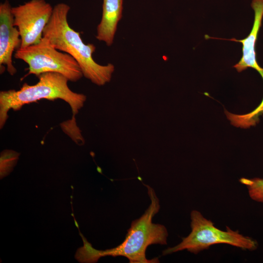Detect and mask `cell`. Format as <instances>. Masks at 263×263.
I'll return each mask as SVG.
<instances>
[{
	"instance_id": "4",
	"label": "cell",
	"mask_w": 263,
	"mask_h": 263,
	"mask_svg": "<svg viewBox=\"0 0 263 263\" xmlns=\"http://www.w3.org/2000/svg\"><path fill=\"white\" fill-rule=\"evenodd\" d=\"M190 218L191 232L187 237L183 238L178 244L164 250L163 255L185 249L197 254L218 244H228L244 250H253L257 247L255 241L243 236L238 231H233L228 226L226 231L217 228L212 221L205 218L197 210L191 212Z\"/></svg>"
},
{
	"instance_id": "11",
	"label": "cell",
	"mask_w": 263,
	"mask_h": 263,
	"mask_svg": "<svg viewBox=\"0 0 263 263\" xmlns=\"http://www.w3.org/2000/svg\"><path fill=\"white\" fill-rule=\"evenodd\" d=\"M19 154L13 150H4L0 155V178L7 176L13 169Z\"/></svg>"
},
{
	"instance_id": "2",
	"label": "cell",
	"mask_w": 263,
	"mask_h": 263,
	"mask_svg": "<svg viewBox=\"0 0 263 263\" xmlns=\"http://www.w3.org/2000/svg\"><path fill=\"white\" fill-rule=\"evenodd\" d=\"M148 189L150 204L144 213L133 221L123 242L117 246L105 250L93 248L90 254L91 263H96L102 257L123 256L130 263H159L158 258L148 259L146 256L147 247L153 244H167L168 232L166 227L152 223V218L160 209L159 200L153 189L143 184Z\"/></svg>"
},
{
	"instance_id": "7",
	"label": "cell",
	"mask_w": 263,
	"mask_h": 263,
	"mask_svg": "<svg viewBox=\"0 0 263 263\" xmlns=\"http://www.w3.org/2000/svg\"><path fill=\"white\" fill-rule=\"evenodd\" d=\"M12 8L9 0H4L0 4V68L1 74L6 70L13 75L17 69L13 65V54L20 48L21 38L14 24Z\"/></svg>"
},
{
	"instance_id": "1",
	"label": "cell",
	"mask_w": 263,
	"mask_h": 263,
	"mask_svg": "<svg viewBox=\"0 0 263 263\" xmlns=\"http://www.w3.org/2000/svg\"><path fill=\"white\" fill-rule=\"evenodd\" d=\"M70 10V6L63 2L55 5L43 37L57 50L72 56L85 77L95 85H104L111 81L114 66L111 63L100 65L94 59L93 54L96 47L93 44H85L80 33L70 27L67 19Z\"/></svg>"
},
{
	"instance_id": "9",
	"label": "cell",
	"mask_w": 263,
	"mask_h": 263,
	"mask_svg": "<svg viewBox=\"0 0 263 263\" xmlns=\"http://www.w3.org/2000/svg\"><path fill=\"white\" fill-rule=\"evenodd\" d=\"M122 10L123 0H103L102 18L95 38L108 46L113 44Z\"/></svg>"
},
{
	"instance_id": "6",
	"label": "cell",
	"mask_w": 263,
	"mask_h": 263,
	"mask_svg": "<svg viewBox=\"0 0 263 263\" xmlns=\"http://www.w3.org/2000/svg\"><path fill=\"white\" fill-rule=\"evenodd\" d=\"M53 7L45 0H30L12 7L14 25L21 38L20 48L39 42L52 15Z\"/></svg>"
},
{
	"instance_id": "5",
	"label": "cell",
	"mask_w": 263,
	"mask_h": 263,
	"mask_svg": "<svg viewBox=\"0 0 263 263\" xmlns=\"http://www.w3.org/2000/svg\"><path fill=\"white\" fill-rule=\"evenodd\" d=\"M14 57L27 64V75L38 76L43 73L55 72L72 82H76L83 76L76 60L69 54L57 50L44 37L37 43L16 50Z\"/></svg>"
},
{
	"instance_id": "10",
	"label": "cell",
	"mask_w": 263,
	"mask_h": 263,
	"mask_svg": "<svg viewBox=\"0 0 263 263\" xmlns=\"http://www.w3.org/2000/svg\"><path fill=\"white\" fill-rule=\"evenodd\" d=\"M240 182L247 187L249 195L252 200L263 203V179L242 178Z\"/></svg>"
},
{
	"instance_id": "3",
	"label": "cell",
	"mask_w": 263,
	"mask_h": 263,
	"mask_svg": "<svg viewBox=\"0 0 263 263\" xmlns=\"http://www.w3.org/2000/svg\"><path fill=\"white\" fill-rule=\"evenodd\" d=\"M34 85L23 84L19 90H9L0 92V128L5 125L10 110H19L24 105L45 99H60L70 106L73 115L83 107L86 100L84 94L72 91L68 85V79L55 72L43 73Z\"/></svg>"
},
{
	"instance_id": "8",
	"label": "cell",
	"mask_w": 263,
	"mask_h": 263,
	"mask_svg": "<svg viewBox=\"0 0 263 263\" xmlns=\"http://www.w3.org/2000/svg\"><path fill=\"white\" fill-rule=\"evenodd\" d=\"M251 5L254 11V20L251 31L245 38L243 39H225L210 37L207 35L205 36V38L226 40L241 43L242 44V56L240 61L233 66V67L239 73L248 68H252L257 70L262 75L263 74V68L261 67L257 62L255 45L258 33L262 26L263 17V0H252Z\"/></svg>"
}]
</instances>
